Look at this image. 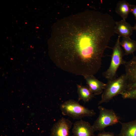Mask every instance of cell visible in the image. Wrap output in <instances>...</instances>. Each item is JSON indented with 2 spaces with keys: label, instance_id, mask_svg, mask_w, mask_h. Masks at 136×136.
Returning <instances> with one entry per match:
<instances>
[{
  "label": "cell",
  "instance_id": "13",
  "mask_svg": "<svg viewBox=\"0 0 136 136\" xmlns=\"http://www.w3.org/2000/svg\"><path fill=\"white\" fill-rule=\"evenodd\" d=\"M120 44L124 49V55L133 54L136 51V41L131 39L130 37H122Z\"/></svg>",
  "mask_w": 136,
  "mask_h": 136
},
{
  "label": "cell",
  "instance_id": "6",
  "mask_svg": "<svg viewBox=\"0 0 136 136\" xmlns=\"http://www.w3.org/2000/svg\"><path fill=\"white\" fill-rule=\"evenodd\" d=\"M99 115L92 127L94 131H103L106 127L116 124L119 121V116L112 109L106 108L101 106L98 107Z\"/></svg>",
  "mask_w": 136,
  "mask_h": 136
},
{
  "label": "cell",
  "instance_id": "17",
  "mask_svg": "<svg viewBox=\"0 0 136 136\" xmlns=\"http://www.w3.org/2000/svg\"><path fill=\"white\" fill-rule=\"evenodd\" d=\"M133 27L134 30H135L136 31V22L135 23L134 26Z\"/></svg>",
  "mask_w": 136,
  "mask_h": 136
},
{
  "label": "cell",
  "instance_id": "2",
  "mask_svg": "<svg viewBox=\"0 0 136 136\" xmlns=\"http://www.w3.org/2000/svg\"><path fill=\"white\" fill-rule=\"evenodd\" d=\"M127 83L125 74L118 78L108 80L98 104L107 103L114 97L121 94L127 89Z\"/></svg>",
  "mask_w": 136,
  "mask_h": 136
},
{
  "label": "cell",
  "instance_id": "9",
  "mask_svg": "<svg viewBox=\"0 0 136 136\" xmlns=\"http://www.w3.org/2000/svg\"><path fill=\"white\" fill-rule=\"evenodd\" d=\"M83 76L87 86L94 95H98L102 93L106 84L98 80L93 75H85Z\"/></svg>",
  "mask_w": 136,
  "mask_h": 136
},
{
  "label": "cell",
  "instance_id": "8",
  "mask_svg": "<svg viewBox=\"0 0 136 136\" xmlns=\"http://www.w3.org/2000/svg\"><path fill=\"white\" fill-rule=\"evenodd\" d=\"M72 132L74 136H94L92 125L81 119L74 123Z\"/></svg>",
  "mask_w": 136,
  "mask_h": 136
},
{
  "label": "cell",
  "instance_id": "12",
  "mask_svg": "<svg viewBox=\"0 0 136 136\" xmlns=\"http://www.w3.org/2000/svg\"><path fill=\"white\" fill-rule=\"evenodd\" d=\"M120 123L121 128L118 136H136V119Z\"/></svg>",
  "mask_w": 136,
  "mask_h": 136
},
{
  "label": "cell",
  "instance_id": "14",
  "mask_svg": "<svg viewBox=\"0 0 136 136\" xmlns=\"http://www.w3.org/2000/svg\"><path fill=\"white\" fill-rule=\"evenodd\" d=\"M115 11L122 19L125 20L130 13V4L125 0L120 1L117 4Z\"/></svg>",
  "mask_w": 136,
  "mask_h": 136
},
{
  "label": "cell",
  "instance_id": "1",
  "mask_svg": "<svg viewBox=\"0 0 136 136\" xmlns=\"http://www.w3.org/2000/svg\"><path fill=\"white\" fill-rule=\"evenodd\" d=\"M112 36L105 24L92 19L86 20L80 40L62 47L64 54L59 62L60 68L76 75L96 74Z\"/></svg>",
  "mask_w": 136,
  "mask_h": 136
},
{
  "label": "cell",
  "instance_id": "15",
  "mask_svg": "<svg viewBox=\"0 0 136 136\" xmlns=\"http://www.w3.org/2000/svg\"><path fill=\"white\" fill-rule=\"evenodd\" d=\"M95 136H115L113 133L104 131L98 133Z\"/></svg>",
  "mask_w": 136,
  "mask_h": 136
},
{
  "label": "cell",
  "instance_id": "7",
  "mask_svg": "<svg viewBox=\"0 0 136 136\" xmlns=\"http://www.w3.org/2000/svg\"><path fill=\"white\" fill-rule=\"evenodd\" d=\"M72 122L69 120L62 117L55 123L51 131V136H70V130Z\"/></svg>",
  "mask_w": 136,
  "mask_h": 136
},
{
  "label": "cell",
  "instance_id": "10",
  "mask_svg": "<svg viewBox=\"0 0 136 136\" xmlns=\"http://www.w3.org/2000/svg\"><path fill=\"white\" fill-rule=\"evenodd\" d=\"M133 30V27L125 19L115 22V33L120 37H130L132 35Z\"/></svg>",
  "mask_w": 136,
  "mask_h": 136
},
{
  "label": "cell",
  "instance_id": "5",
  "mask_svg": "<svg viewBox=\"0 0 136 136\" xmlns=\"http://www.w3.org/2000/svg\"><path fill=\"white\" fill-rule=\"evenodd\" d=\"M118 36L115 45L112 48L111 62L108 69L103 73V76L107 80L116 78L117 70L119 66L125 65L126 61L123 58L124 55L123 51L120 44V38Z\"/></svg>",
  "mask_w": 136,
  "mask_h": 136
},
{
  "label": "cell",
  "instance_id": "3",
  "mask_svg": "<svg viewBox=\"0 0 136 136\" xmlns=\"http://www.w3.org/2000/svg\"><path fill=\"white\" fill-rule=\"evenodd\" d=\"M60 108L63 115L68 116L74 119L92 117L96 114L93 110L89 109L72 99L64 101L60 105Z\"/></svg>",
  "mask_w": 136,
  "mask_h": 136
},
{
  "label": "cell",
  "instance_id": "16",
  "mask_svg": "<svg viewBox=\"0 0 136 136\" xmlns=\"http://www.w3.org/2000/svg\"><path fill=\"white\" fill-rule=\"evenodd\" d=\"M130 12L133 15L136 20V5L130 4Z\"/></svg>",
  "mask_w": 136,
  "mask_h": 136
},
{
  "label": "cell",
  "instance_id": "4",
  "mask_svg": "<svg viewBox=\"0 0 136 136\" xmlns=\"http://www.w3.org/2000/svg\"><path fill=\"white\" fill-rule=\"evenodd\" d=\"M125 71L127 87L121 95L124 99H136V55L126 62Z\"/></svg>",
  "mask_w": 136,
  "mask_h": 136
},
{
  "label": "cell",
  "instance_id": "11",
  "mask_svg": "<svg viewBox=\"0 0 136 136\" xmlns=\"http://www.w3.org/2000/svg\"><path fill=\"white\" fill-rule=\"evenodd\" d=\"M77 86L78 95V102L82 100L85 103L88 102L94 97V94L88 86L77 84Z\"/></svg>",
  "mask_w": 136,
  "mask_h": 136
}]
</instances>
